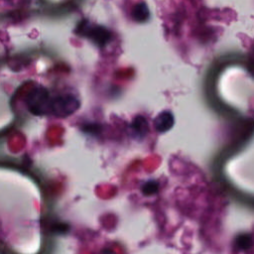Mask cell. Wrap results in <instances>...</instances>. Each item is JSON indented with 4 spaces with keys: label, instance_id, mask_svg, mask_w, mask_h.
<instances>
[{
    "label": "cell",
    "instance_id": "1",
    "mask_svg": "<svg viewBox=\"0 0 254 254\" xmlns=\"http://www.w3.org/2000/svg\"><path fill=\"white\" fill-rule=\"evenodd\" d=\"M52 97L45 87H35L26 98L27 106L35 115L50 114Z\"/></svg>",
    "mask_w": 254,
    "mask_h": 254
},
{
    "label": "cell",
    "instance_id": "2",
    "mask_svg": "<svg viewBox=\"0 0 254 254\" xmlns=\"http://www.w3.org/2000/svg\"><path fill=\"white\" fill-rule=\"evenodd\" d=\"M78 107L79 101L73 95H57L52 97L50 114L59 118H64L74 113Z\"/></svg>",
    "mask_w": 254,
    "mask_h": 254
},
{
    "label": "cell",
    "instance_id": "3",
    "mask_svg": "<svg viewBox=\"0 0 254 254\" xmlns=\"http://www.w3.org/2000/svg\"><path fill=\"white\" fill-rule=\"evenodd\" d=\"M80 34L91 39L98 46H104L110 40V33L103 27L100 26H91L82 28Z\"/></svg>",
    "mask_w": 254,
    "mask_h": 254
},
{
    "label": "cell",
    "instance_id": "4",
    "mask_svg": "<svg viewBox=\"0 0 254 254\" xmlns=\"http://www.w3.org/2000/svg\"><path fill=\"white\" fill-rule=\"evenodd\" d=\"M155 128L158 132H166L174 125V116L170 111H164L157 116L154 121Z\"/></svg>",
    "mask_w": 254,
    "mask_h": 254
},
{
    "label": "cell",
    "instance_id": "5",
    "mask_svg": "<svg viewBox=\"0 0 254 254\" xmlns=\"http://www.w3.org/2000/svg\"><path fill=\"white\" fill-rule=\"evenodd\" d=\"M132 17L137 22H140V23L145 22L149 17V9L147 5L144 2H142L134 6L132 11Z\"/></svg>",
    "mask_w": 254,
    "mask_h": 254
},
{
    "label": "cell",
    "instance_id": "6",
    "mask_svg": "<svg viewBox=\"0 0 254 254\" xmlns=\"http://www.w3.org/2000/svg\"><path fill=\"white\" fill-rule=\"evenodd\" d=\"M132 128L135 130V132L137 134L144 136L147 133V131H148V123H147V121L145 120L144 117L138 116L133 121Z\"/></svg>",
    "mask_w": 254,
    "mask_h": 254
},
{
    "label": "cell",
    "instance_id": "7",
    "mask_svg": "<svg viewBox=\"0 0 254 254\" xmlns=\"http://www.w3.org/2000/svg\"><path fill=\"white\" fill-rule=\"evenodd\" d=\"M236 243H237L238 247H240L242 249H248L252 245V238L248 234H242L237 237Z\"/></svg>",
    "mask_w": 254,
    "mask_h": 254
},
{
    "label": "cell",
    "instance_id": "8",
    "mask_svg": "<svg viewBox=\"0 0 254 254\" xmlns=\"http://www.w3.org/2000/svg\"><path fill=\"white\" fill-rule=\"evenodd\" d=\"M158 190V183L155 181H150L145 183V185L142 187V192L145 195H151L157 192Z\"/></svg>",
    "mask_w": 254,
    "mask_h": 254
}]
</instances>
